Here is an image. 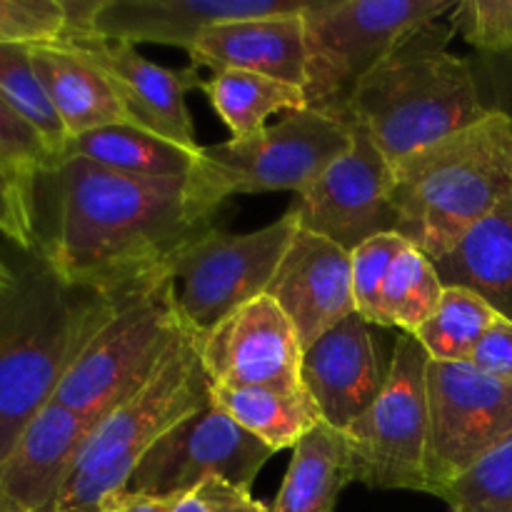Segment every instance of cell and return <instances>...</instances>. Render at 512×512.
Wrapping results in <instances>:
<instances>
[{
  "label": "cell",
  "mask_w": 512,
  "mask_h": 512,
  "mask_svg": "<svg viewBox=\"0 0 512 512\" xmlns=\"http://www.w3.org/2000/svg\"><path fill=\"white\" fill-rule=\"evenodd\" d=\"M55 228L40 250L78 288L123 298L170 275L188 245L215 230L188 198V178H143L68 158L55 173Z\"/></svg>",
  "instance_id": "6da1fadb"
},
{
  "label": "cell",
  "mask_w": 512,
  "mask_h": 512,
  "mask_svg": "<svg viewBox=\"0 0 512 512\" xmlns=\"http://www.w3.org/2000/svg\"><path fill=\"white\" fill-rule=\"evenodd\" d=\"M10 250V275L0 283V463L125 298L70 285L40 245Z\"/></svg>",
  "instance_id": "7a4b0ae2"
},
{
  "label": "cell",
  "mask_w": 512,
  "mask_h": 512,
  "mask_svg": "<svg viewBox=\"0 0 512 512\" xmlns=\"http://www.w3.org/2000/svg\"><path fill=\"white\" fill-rule=\"evenodd\" d=\"M453 35L448 20L425 23L350 98L348 120L373 138L393 168L490 113L473 60L448 50Z\"/></svg>",
  "instance_id": "3957f363"
},
{
  "label": "cell",
  "mask_w": 512,
  "mask_h": 512,
  "mask_svg": "<svg viewBox=\"0 0 512 512\" xmlns=\"http://www.w3.org/2000/svg\"><path fill=\"white\" fill-rule=\"evenodd\" d=\"M398 233L430 260L512 198V118L488 113L395 165Z\"/></svg>",
  "instance_id": "277c9868"
},
{
  "label": "cell",
  "mask_w": 512,
  "mask_h": 512,
  "mask_svg": "<svg viewBox=\"0 0 512 512\" xmlns=\"http://www.w3.org/2000/svg\"><path fill=\"white\" fill-rule=\"evenodd\" d=\"M210 400L198 338L183 328L148 383L93 425L55 512H100L128 490L135 465L160 435Z\"/></svg>",
  "instance_id": "5b68a950"
},
{
  "label": "cell",
  "mask_w": 512,
  "mask_h": 512,
  "mask_svg": "<svg viewBox=\"0 0 512 512\" xmlns=\"http://www.w3.org/2000/svg\"><path fill=\"white\" fill-rule=\"evenodd\" d=\"M455 5V0H313L303 13L308 108L350 123V98L365 75L410 33L453 13Z\"/></svg>",
  "instance_id": "8992f818"
},
{
  "label": "cell",
  "mask_w": 512,
  "mask_h": 512,
  "mask_svg": "<svg viewBox=\"0 0 512 512\" xmlns=\"http://www.w3.org/2000/svg\"><path fill=\"white\" fill-rule=\"evenodd\" d=\"M355 125L328 118L318 110L285 113L278 125H268L248 138H230L203 145L193 173L188 175V198L205 218H215L230 195L308 188L330 163L353 145Z\"/></svg>",
  "instance_id": "52a82bcc"
},
{
  "label": "cell",
  "mask_w": 512,
  "mask_h": 512,
  "mask_svg": "<svg viewBox=\"0 0 512 512\" xmlns=\"http://www.w3.org/2000/svg\"><path fill=\"white\" fill-rule=\"evenodd\" d=\"M183 333L173 275L128 293L113 318L88 340L60 383L55 403L100 423L150 380Z\"/></svg>",
  "instance_id": "ba28073f"
},
{
  "label": "cell",
  "mask_w": 512,
  "mask_h": 512,
  "mask_svg": "<svg viewBox=\"0 0 512 512\" xmlns=\"http://www.w3.org/2000/svg\"><path fill=\"white\" fill-rule=\"evenodd\" d=\"M428 363L418 338L400 335L378 400L343 430L353 455L355 483L425 493Z\"/></svg>",
  "instance_id": "9c48e42d"
},
{
  "label": "cell",
  "mask_w": 512,
  "mask_h": 512,
  "mask_svg": "<svg viewBox=\"0 0 512 512\" xmlns=\"http://www.w3.org/2000/svg\"><path fill=\"white\" fill-rule=\"evenodd\" d=\"M295 233L298 220L285 210L283 218L253 233L230 235L215 228L178 253L170 275L180 283L183 328L203 338L230 313L265 295Z\"/></svg>",
  "instance_id": "30bf717a"
},
{
  "label": "cell",
  "mask_w": 512,
  "mask_h": 512,
  "mask_svg": "<svg viewBox=\"0 0 512 512\" xmlns=\"http://www.w3.org/2000/svg\"><path fill=\"white\" fill-rule=\"evenodd\" d=\"M512 433V385L470 363H428L425 493L445 490Z\"/></svg>",
  "instance_id": "8fae6325"
},
{
  "label": "cell",
  "mask_w": 512,
  "mask_h": 512,
  "mask_svg": "<svg viewBox=\"0 0 512 512\" xmlns=\"http://www.w3.org/2000/svg\"><path fill=\"white\" fill-rule=\"evenodd\" d=\"M273 455L263 440L245 433L208 400L155 440L135 465L128 490L155 498H180L208 478H223L253 490L255 478Z\"/></svg>",
  "instance_id": "7c38bea8"
},
{
  "label": "cell",
  "mask_w": 512,
  "mask_h": 512,
  "mask_svg": "<svg viewBox=\"0 0 512 512\" xmlns=\"http://www.w3.org/2000/svg\"><path fill=\"white\" fill-rule=\"evenodd\" d=\"M395 168L360 125L353 145L313 183L295 195L290 213L300 230L320 235L353 253L375 235L398 233Z\"/></svg>",
  "instance_id": "4fadbf2b"
},
{
  "label": "cell",
  "mask_w": 512,
  "mask_h": 512,
  "mask_svg": "<svg viewBox=\"0 0 512 512\" xmlns=\"http://www.w3.org/2000/svg\"><path fill=\"white\" fill-rule=\"evenodd\" d=\"M210 388L303 390V345L270 295L250 300L198 338Z\"/></svg>",
  "instance_id": "5bb4252c"
},
{
  "label": "cell",
  "mask_w": 512,
  "mask_h": 512,
  "mask_svg": "<svg viewBox=\"0 0 512 512\" xmlns=\"http://www.w3.org/2000/svg\"><path fill=\"white\" fill-rule=\"evenodd\" d=\"M55 43L68 45L103 70L128 113L130 125L200 153L203 145L195 140L193 118L185 103L190 90L203 88L200 70L193 65L178 70L163 68L140 55L133 45L105 40L98 33H63Z\"/></svg>",
  "instance_id": "9a60e30c"
},
{
  "label": "cell",
  "mask_w": 512,
  "mask_h": 512,
  "mask_svg": "<svg viewBox=\"0 0 512 512\" xmlns=\"http://www.w3.org/2000/svg\"><path fill=\"white\" fill-rule=\"evenodd\" d=\"M390 360L375 343L373 325L353 313L303 350L300 380L323 423L348 430L378 400Z\"/></svg>",
  "instance_id": "2e32d148"
},
{
  "label": "cell",
  "mask_w": 512,
  "mask_h": 512,
  "mask_svg": "<svg viewBox=\"0 0 512 512\" xmlns=\"http://www.w3.org/2000/svg\"><path fill=\"white\" fill-rule=\"evenodd\" d=\"M265 295L288 315L303 350L310 348L320 335L358 313L350 253L298 228Z\"/></svg>",
  "instance_id": "e0dca14e"
},
{
  "label": "cell",
  "mask_w": 512,
  "mask_h": 512,
  "mask_svg": "<svg viewBox=\"0 0 512 512\" xmlns=\"http://www.w3.org/2000/svg\"><path fill=\"white\" fill-rule=\"evenodd\" d=\"M313 0H100L93 30L105 40L175 45L190 53L200 35L233 20L303 13Z\"/></svg>",
  "instance_id": "ac0fdd59"
},
{
  "label": "cell",
  "mask_w": 512,
  "mask_h": 512,
  "mask_svg": "<svg viewBox=\"0 0 512 512\" xmlns=\"http://www.w3.org/2000/svg\"><path fill=\"white\" fill-rule=\"evenodd\" d=\"M93 423L50 400L0 463V503L10 512H55Z\"/></svg>",
  "instance_id": "d6986e66"
},
{
  "label": "cell",
  "mask_w": 512,
  "mask_h": 512,
  "mask_svg": "<svg viewBox=\"0 0 512 512\" xmlns=\"http://www.w3.org/2000/svg\"><path fill=\"white\" fill-rule=\"evenodd\" d=\"M303 13L233 20L208 28L190 48V65L213 70V75L228 70L258 73L305 88L308 53Z\"/></svg>",
  "instance_id": "ffe728a7"
},
{
  "label": "cell",
  "mask_w": 512,
  "mask_h": 512,
  "mask_svg": "<svg viewBox=\"0 0 512 512\" xmlns=\"http://www.w3.org/2000/svg\"><path fill=\"white\" fill-rule=\"evenodd\" d=\"M30 58L70 140L105 125L130 123L103 70L73 48L60 43L30 45Z\"/></svg>",
  "instance_id": "44dd1931"
},
{
  "label": "cell",
  "mask_w": 512,
  "mask_h": 512,
  "mask_svg": "<svg viewBox=\"0 0 512 512\" xmlns=\"http://www.w3.org/2000/svg\"><path fill=\"white\" fill-rule=\"evenodd\" d=\"M445 288H465L512 323V198L463 235L435 260Z\"/></svg>",
  "instance_id": "7402d4cb"
},
{
  "label": "cell",
  "mask_w": 512,
  "mask_h": 512,
  "mask_svg": "<svg viewBox=\"0 0 512 512\" xmlns=\"http://www.w3.org/2000/svg\"><path fill=\"white\" fill-rule=\"evenodd\" d=\"M350 483H355V470L348 438L343 430L318 423L293 448L270 512H333Z\"/></svg>",
  "instance_id": "603a6c76"
},
{
  "label": "cell",
  "mask_w": 512,
  "mask_h": 512,
  "mask_svg": "<svg viewBox=\"0 0 512 512\" xmlns=\"http://www.w3.org/2000/svg\"><path fill=\"white\" fill-rule=\"evenodd\" d=\"M198 155L138 125L115 123L70 140L63 160L85 158L100 168L143 178H188Z\"/></svg>",
  "instance_id": "cb8c5ba5"
},
{
  "label": "cell",
  "mask_w": 512,
  "mask_h": 512,
  "mask_svg": "<svg viewBox=\"0 0 512 512\" xmlns=\"http://www.w3.org/2000/svg\"><path fill=\"white\" fill-rule=\"evenodd\" d=\"M210 403L245 433L263 440L273 453L295 448L303 435L323 423L318 405L305 388H210Z\"/></svg>",
  "instance_id": "d4e9b609"
},
{
  "label": "cell",
  "mask_w": 512,
  "mask_h": 512,
  "mask_svg": "<svg viewBox=\"0 0 512 512\" xmlns=\"http://www.w3.org/2000/svg\"><path fill=\"white\" fill-rule=\"evenodd\" d=\"M200 93H205L233 138L260 133L268 128L265 120L270 115L308 108L305 90L298 85L283 83L268 75L240 73V70L210 75Z\"/></svg>",
  "instance_id": "484cf974"
},
{
  "label": "cell",
  "mask_w": 512,
  "mask_h": 512,
  "mask_svg": "<svg viewBox=\"0 0 512 512\" xmlns=\"http://www.w3.org/2000/svg\"><path fill=\"white\" fill-rule=\"evenodd\" d=\"M498 320V313L465 288H445L438 308L418 328L415 338L430 360L470 363L475 348Z\"/></svg>",
  "instance_id": "4316f807"
},
{
  "label": "cell",
  "mask_w": 512,
  "mask_h": 512,
  "mask_svg": "<svg viewBox=\"0 0 512 512\" xmlns=\"http://www.w3.org/2000/svg\"><path fill=\"white\" fill-rule=\"evenodd\" d=\"M443 290L445 285L433 260L408 245L390 265V273L380 290L378 325L415 335L438 308Z\"/></svg>",
  "instance_id": "83f0119b"
},
{
  "label": "cell",
  "mask_w": 512,
  "mask_h": 512,
  "mask_svg": "<svg viewBox=\"0 0 512 512\" xmlns=\"http://www.w3.org/2000/svg\"><path fill=\"white\" fill-rule=\"evenodd\" d=\"M0 93L43 135L50 153L63 163L70 135L35 73L30 45H0Z\"/></svg>",
  "instance_id": "f1b7e54d"
},
{
  "label": "cell",
  "mask_w": 512,
  "mask_h": 512,
  "mask_svg": "<svg viewBox=\"0 0 512 512\" xmlns=\"http://www.w3.org/2000/svg\"><path fill=\"white\" fill-rule=\"evenodd\" d=\"M453 512H512V433L443 493Z\"/></svg>",
  "instance_id": "f546056e"
},
{
  "label": "cell",
  "mask_w": 512,
  "mask_h": 512,
  "mask_svg": "<svg viewBox=\"0 0 512 512\" xmlns=\"http://www.w3.org/2000/svg\"><path fill=\"white\" fill-rule=\"evenodd\" d=\"M0 163L13 170L25 185L35 188L40 175L58 170V158L50 153L43 135L0 93Z\"/></svg>",
  "instance_id": "4dcf8cb0"
},
{
  "label": "cell",
  "mask_w": 512,
  "mask_h": 512,
  "mask_svg": "<svg viewBox=\"0 0 512 512\" xmlns=\"http://www.w3.org/2000/svg\"><path fill=\"white\" fill-rule=\"evenodd\" d=\"M408 240L400 233L375 235L350 253V270H353V298L355 310L370 325H378L380 290L400 253L408 248Z\"/></svg>",
  "instance_id": "1f68e13d"
},
{
  "label": "cell",
  "mask_w": 512,
  "mask_h": 512,
  "mask_svg": "<svg viewBox=\"0 0 512 512\" xmlns=\"http://www.w3.org/2000/svg\"><path fill=\"white\" fill-rule=\"evenodd\" d=\"M448 23L478 55L512 50V0H463L453 8Z\"/></svg>",
  "instance_id": "d6a6232c"
},
{
  "label": "cell",
  "mask_w": 512,
  "mask_h": 512,
  "mask_svg": "<svg viewBox=\"0 0 512 512\" xmlns=\"http://www.w3.org/2000/svg\"><path fill=\"white\" fill-rule=\"evenodd\" d=\"M63 30L60 0H0V45H48Z\"/></svg>",
  "instance_id": "836d02e7"
},
{
  "label": "cell",
  "mask_w": 512,
  "mask_h": 512,
  "mask_svg": "<svg viewBox=\"0 0 512 512\" xmlns=\"http://www.w3.org/2000/svg\"><path fill=\"white\" fill-rule=\"evenodd\" d=\"M0 238L20 250H35V188L25 185L13 170L0 163Z\"/></svg>",
  "instance_id": "e575fe53"
},
{
  "label": "cell",
  "mask_w": 512,
  "mask_h": 512,
  "mask_svg": "<svg viewBox=\"0 0 512 512\" xmlns=\"http://www.w3.org/2000/svg\"><path fill=\"white\" fill-rule=\"evenodd\" d=\"M173 512H270L250 490L223 478H208L190 493L175 498Z\"/></svg>",
  "instance_id": "d590c367"
},
{
  "label": "cell",
  "mask_w": 512,
  "mask_h": 512,
  "mask_svg": "<svg viewBox=\"0 0 512 512\" xmlns=\"http://www.w3.org/2000/svg\"><path fill=\"white\" fill-rule=\"evenodd\" d=\"M473 65L490 113L512 118V50L500 55H478Z\"/></svg>",
  "instance_id": "8d00e7d4"
},
{
  "label": "cell",
  "mask_w": 512,
  "mask_h": 512,
  "mask_svg": "<svg viewBox=\"0 0 512 512\" xmlns=\"http://www.w3.org/2000/svg\"><path fill=\"white\" fill-rule=\"evenodd\" d=\"M470 365L478 368L480 373L490 375L495 380L512 385V323L500 318L495 320L483 335V340L475 348Z\"/></svg>",
  "instance_id": "74e56055"
},
{
  "label": "cell",
  "mask_w": 512,
  "mask_h": 512,
  "mask_svg": "<svg viewBox=\"0 0 512 512\" xmlns=\"http://www.w3.org/2000/svg\"><path fill=\"white\" fill-rule=\"evenodd\" d=\"M173 503L175 498H155V495L123 490L110 498L100 512H173Z\"/></svg>",
  "instance_id": "f35d334b"
},
{
  "label": "cell",
  "mask_w": 512,
  "mask_h": 512,
  "mask_svg": "<svg viewBox=\"0 0 512 512\" xmlns=\"http://www.w3.org/2000/svg\"><path fill=\"white\" fill-rule=\"evenodd\" d=\"M8 275H10L8 263H5V258H3V255H0V283H3V280L8 278Z\"/></svg>",
  "instance_id": "ab89813d"
},
{
  "label": "cell",
  "mask_w": 512,
  "mask_h": 512,
  "mask_svg": "<svg viewBox=\"0 0 512 512\" xmlns=\"http://www.w3.org/2000/svg\"><path fill=\"white\" fill-rule=\"evenodd\" d=\"M0 512H10V510H8V508H5V505H3V503H0Z\"/></svg>",
  "instance_id": "60d3db41"
}]
</instances>
